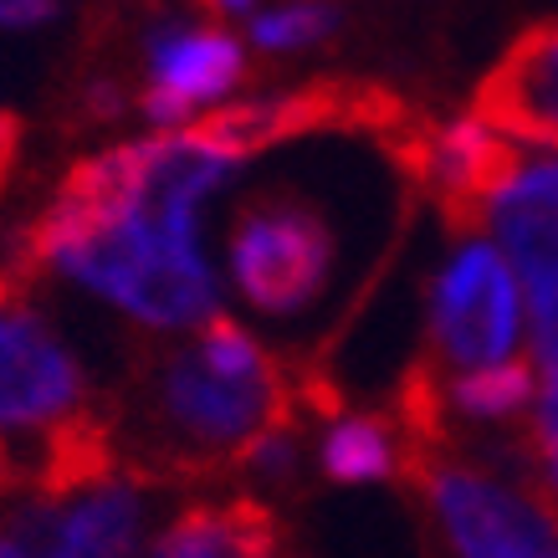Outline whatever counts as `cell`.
<instances>
[{
    "label": "cell",
    "instance_id": "cell-12",
    "mask_svg": "<svg viewBox=\"0 0 558 558\" xmlns=\"http://www.w3.org/2000/svg\"><path fill=\"white\" fill-rule=\"evenodd\" d=\"M482 226L497 231L527 288L558 282V159H527L487 205Z\"/></svg>",
    "mask_w": 558,
    "mask_h": 558
},
{
    "label": "cell",
    "instance_id": "cell-2",
    "mask_svg": "<svg viewBox=\"0 0 558 558\" xmlns=\"http://www.w3.org/2000/svg\"><path fill=\"white\" fill-rule=\"evenodd\" d=\"M303 374L277 364L236 318L190 343H144L129 369V410H113L123 482H190L241 472L267 430L303 421Z\"/></svg>",
    "mask_w": 558,
    "mask_h": 558
},
{
    "label": "cell",
    "instance_id": "cell-19",
    "mask_svg": "<svg viewBox=\"0 0 558 558\" xmlns=\"http://www.w3.org/2000/svg\"><path fill=\"white\" fill-rule=\"evenodd\" d=\"M0 558H26V554H21V543H11L5 533H0Z\"/></svg>",
    "mask_w": 558,
    "mask_h": 558
},
{
    "label": "cell",
    "instance_id": "cell-16",
    "mask_svg": "<svg viewBox=\"0 0 558 558\" xmlns=\"http://www.w3.org/2000/svg\"><path fill=\"white\" fill-rule=\"evenodd\" d=\"M343 11H333V5H277V11H256L252 16V41L262 51H298L333 36Z\"/></svg>",
    "mask_w": 558,
    "mask_h": 558
},
{
    "label": "cell",
    "instance_id": "cell-4",
    "mask_svg": "<svg viewBox=\"0 0 558 558\" xmlns=\"http://www.w3.org/2000/svg\"><path fill=\"white\" fill-rule=\"evenodd\" d=\"M421 119H425L421 102H410L405 93H395L385 83H369V77H318V83H303L292 93H277V98L216 108L201 123H190L185 138L220 154V159H231V165H241V159H252V154L271 149V144H288V138H307V134H364L389 149Z\"/></svg>",
    "mask_w": 558,
    "mask_h": 558
},
{
    "label": "cell",
    "instance_id": "cell-7",
    "mask_svg": "<svg viewBox=\"0 0 558 558\" xmlns=\"http://www.w3.org/2000/svg\"><path fill=\"white\" fill-rule=\"evenodd\" d=\"M87 379L36 307V282L0 267V430H57L83 415Z\"/></svg>",
    "mask_w": 558,
    "mask_h": 558
},
{
    "label": "cell",
    "instance_id": "cell-6",
    "mask_svg": "<svg viewBox=\"0 0 558 558\" xmlns=\"http://www.w3.org/2000/svg\"><path fill=\"white\" fill-rule=\"evenodd\" d=\"M518 343V282L512 262L492 241H466L430 288L421 364L440 379H461L476 369H497Z\"/></svg>",
    "mask_w": 558,
    "mask_h": 558
},
{
    "label": "cell",
    "instance_id": "cell-13",
    "mask_svg": "<svg viewBox=\"0 0 558 558\" xmlns=\"http://www.w3.org/2000/svg\"><path fill=\"white\" fill-rule=\"evenodd\" d=\"M282 523L267 502L231 497V502H195L165 527L154 558H277Z\"/></svg>",
    "mask_w": 558,
    "mask_h": 558
},
{
    "label": "cell",
    "instance_id": "cell-11",
    "mask_svg": "<svg viewBox=\"0 0 558 558\" xmlns=\"http://www.w3.org/2000/svg\"><path fill=\"white\" fill-rule=\"evenodd\" d=\"M241 72H246L241 41L220 21L159 26L149 36V83L138 93V108L154 123H174L201 102L226 98L241 83Z\"/></svg>",
    "mask_w": 558,
    "mask_h": 558
},
{
    "label": "cell",
    "instance_id": "cell-3",
    "mask_svg": "<svg viewBox=\"0 0 558 558\" xmlns=\"http://www.w3.org/2000/svg\"><path fill=\"white\" fill-rule=\"evenodd\" d=\"M400 482L421 497L430 558H558V523L527 482L457 451H405Z\"/></svg>",
    "mask_w": 558,
    "mask_h": 558
},
{
    "label": "cell",
    "instance_id": "cell-14",
    "mask_svg": "<svg viewBox=\"0 0 558 558\" xmlns=\"http://www.w3.org/2000/svg\"><path fill=\"white\" fill-rule=\"evenodd\" d=\"M533 389H538V369L523 354H512L497 369L440 379V415H446L451 446H457V425H518L527 415V405H533Z\"/></svg>",
    "mask_w": 558,
    "mask_h": 558
},
{
    "label": "cell",
    "instance_id": "cell-10",
    "mask_svg": "<svg viewBox=\"0 0 558 558\" xmlns=\"http://www.w3.org/2000/svg\"><path fill=\"white\" fill-rule=\"evenodd\" d=\"M472 119L482 129H502L558 149V16L533 21L512 36L508 51L476 83Z\"/></svg>",
    "mask_w": 558,
    "mask_h": 558
},
{
    "label": "cell",
    "instance_id": "cell-17",
    "mask_svg": "<svg viewBox=\"0 0 558 558\" xmlns=\"http://www.w3.org/2000/svg\"><path fill=\"white\" fill-rule=\"evenodd\" d=\"M16 154H21V119L0 108V190H5V180H11V165H16Z\"/></svg>",
    "mask_w": 558,
    "mask_h": 558
},
{
    "label": "cell",
    "instance_id": "cell-1",
    "mask_svg": "<svg viewBox=\"0 0 558 558\" xmlns=\"http://www.w3.org/2000/svg\"><path fill=\"white\" fill-rule=\"evenodd\" d=\"M231 170V159L190 144L185 129L77 159L51 205L21 231L11 267L32 282L68 271L149 328H205L216 318V277L201 256L195 216Z\"/></svg>",
    "mask_w": 558,
    "mask_h": 558
},
{
    "label": "cell",
    "instance_id": "cell-8",
    "mask_svg": "<svg viewBox=\"0 0 558 558\" xmlns=\"http://www.w3.org/2000/svg\"><path fill=\"white\" fill-rule=\"evenodd\" d=\"M389 159L405 170L410 185L430 190V201L440 205V220H446L451 236L482 231L487 205L527 165L523 154H518V144L497 138L476 119L436 123L430 113L410 134H400L389 144Z\"/></svg>",
    "mask_w": 558,
    "mask_h": 558
},
{
    "label": "cell",
    "instance_id": "cell-15",
    "mask_svg": "<svg viewBox=\"0 0 558 558\" xmlns=\"http://www.w3.org/2000/svg\"><path fill=\"white\" fill-rule=\"evenodd\" d=\"M400 430L389 415H343L323 436L328 482H400Z\"/></svg>",
    "mask_w": 558,
    "mask_h": 558
},
{
    "label": "cell",
    "instance_id": "cell-9",
    "mask_svg": "<svg viewBox=\"0 0 558 558\" xmlns=\"http://www.w3.org/2000/svg\"><path fill=\"white\" fill-rule=\"evenodd\" d=\"M144 502L134 482H102L72 502H32L5 523V538L26 558H134Z\"/></svg>",
    "mask_w": 558,
    "mask_h": 558
},
{
    "label": "cell",
    "instance_id": "cell-18",
    "mask_svg": "<svg viewBox=\"0 0 558 558\" xmlns=\"http://www.w3.org/2000/svg\"><path fill=\"white\" fill-rule=\"evenodd\" d=\"M57 16V5H0V26H41V21Z\"/></svg>",
    "mask_w": 558,
    "mask_h": 558
},
{
    "label": "cell",
    "instance_id": "cell-5",
    "mask_svg": "<svg viewBox=\"0 0 558 558\" xmlns=\"http://www.w3.org/2000/svg\"><path fill=\"white\" fill-rule=\"evenodd\" d=\"M339 236L318 205L298 190H256L231 226V282L256 313L292 318L333 282Z\"/></svg>",
    "mask_w": 558,
    "mask_h": 558
}]
</instances>
